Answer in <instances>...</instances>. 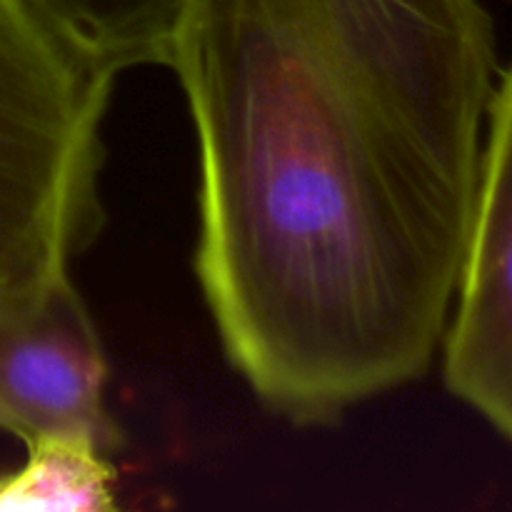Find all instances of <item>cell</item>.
Returning <instances> with one entry per match:
<instances>
[{
	"instance_id": "5b68a950",
	"label": "cell",
	"mask_w": 512,
	"mask_h": 512,
	"mask_svg": "<svg viewBox=\"0 0 512 512\" xmlns=\"http://www.w3.org/2000/svg\"><path fill=\"white\" fill-rule=\"evenodd\" d=\"M33 8L110 73L168 65L180 0H30Z\"/></svg>"
},
{
	"instance_id": "3957f363",
	"label": "cell",
	"mask_w": 512,
	"mask_h": 512,
	"mask_svg": "<svg viewBox=\"0 0 512 512\" xmlns=\"http://www.w3.org/2000/svg\"><path fill=\"white\" fill-rule=\"evenodd\" d=\"M445 330V383L512 443V65L488 108L478 195Z\"/></svg>"
},
{
	"instance_id": "277c9868",
	"label": "cell",
	"mask_w": 512,
	"mask_h": 512,
	"mask_svg": "<svg viewBox=\"0 0 512 512\" xmlns=\"http://www.w3.org/2000/svg\"><path fill=\"white\" fill-rule=\"evenodd\" d=\"M105 380V350L70 278L33 315L0 318V428L25 448L68 440L110 458L120 430Z\"/></svg>"
},
{
	"instance_id": "6da1fadb",
	"label": "cell",
	"mask_w": 512,
	"mask_h": 512,
	"mask_svg": "<svg viewBox=\"0 0 512 512\" xmlns=\"http://www.w3.org/2000/svg\"><path fill=\"white\" fill-rule=\"evenodd\" d=\"M198 278L230 363L298 425L430 368L495 90L480 0H180Z\"/></svg>"
},
{
	"instance_id": "7a4b0ae2",
	"label": "cell",
	"mask_w": 512,
	"mask_h": 512,
	"mask_svg": "<svg viewBox=\"0 0 512 512\" xmlns=\"http://www.w3.org/2000/svg\"><path fill=\"white\" fill-rule=\"evenodd\" d=\"M113 83L30 0H0V318L43 308L98 235Z\"/></svg>"
},
{
	"instance_id": "8992f818",
	"label": "cell",
	"mask_w": 512,
	"mask_h": 512,
	"mask_svg": "<svg viewBox=\"0 0 512 512\" xmlns=\"http://www.w3.org/2000/svg\"><path fill=\"white\" fill-rule=\"evenodd\" d=\"M115 470L108 455L83 443L28 445V460L0 475V512L113 510Z\"/></svg>"
}]
</instances>
